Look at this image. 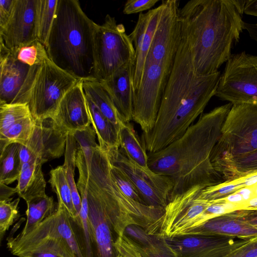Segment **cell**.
I'll return each instance as SVG.
<instances>
[{
  "label": "cell",
  "instance_id": "1",
  "mask_svg": "<svg viewBox=\"0 0 257 257\" xmlns=\"http://www.w3.org/2000/svg\"><path fill=\"white\" fill-rule=\"evenodd\" d=\"M220 72L197 74L187 43L182 40L169 75L155 125L142 141L148 153H155L180 138L215 96Z\"/></svg>",
  "mask_w": 257,
  "mask_h": 257
},
{
  "label": "cell",
  "instance_id": "2",
  "mask_svg": "<svg viewBox=\"0 0 257 257\" xmlns=\"http://www.w3.org/2000/svg\"><path fill=\"white\" fill-rule=\"evenodd\" d=\"M245 0H191L179 11L182 37L196 73L218 71L231 55L244 30Z\"/></svg>",
  "mask_w": 257,
  "mask_h": 257
},
{
  "label": "cell",
  "instance_id": "3",
  "mask_svg": "<svg viewBox=\"0 0 257 257\" xmlns=\"http://www.w3.org/2000/svg\"><path fill=\"white\" fill-rule=\"evenodd\" d=\"M232 106L229 102L202 113L178 139L148 153L149 168L173 183L169 201L193 187L218 184L219 175L212 166L211 155Z\"/></svg>",
  "mask_w": 257,
  "mask_h": 257
},
{
  "label": "cell",
  "instance_id": "4",
  "mask_svg": "<svg viewBox=\"0 0 257 257\" xmlns=\"http://www.w3.org/2000/svg\"><path fill=\"white\" fill-rule=\"evenodd\" d=\"M97 24L77 0H58L45 48L58 67L79 80L95 79L94 34Z\"/></svg>",
  "mask_w": 257,
  "mask_h": 257
},
{
  "label": "cell",
  "instance_id": "5",
  "mask_svg": "<svg viewBox=\"0 0 257 257\" xmlns=\"http://www.w3.org/2000/svg\"><path fill=\"white\" fill-rule=\"evenodd\" d=\"M257 152V103L232 104L223 124L211 162L219 175L234 162Z\"/></svg>",
  "mask_w": 257,
  "mask_h": 257
},
{
  "label": "cell",
  "instance_id": "6",
  "mask_svg": "<svg viewBox=\"0 0 257 257\" xmlns=\"http://www.w3.org/2000/svg\"><path fill=\"white\" fill-rule=\"evenodd\" d=\"M95 79L104 81L125 64L134 63L135 50L124 26L107 14L94 34Z\"/></svg>",
  "mask_w": 257,
  "mask_h": 257
},
{
  "label": "cell",
  "instance_id": "7",
  "mask_svg": "<svg viewBox=\"0 0 257 257\" xmlns=\"http://www.w3.org/2000/svg\"><path fill=\"white\" fill-rule=\"evenodd\" d=\"M80 80L61 69L48 57L39 67L28 101L35 120L52 118L66 93Z\"/></svg>",
  "mask_w": 257,
  "mask_h": 257
},
{
  "label": "cell",
  "instance_id": "8",
  "mask_svg": "<svg viewBox=\"0 0 257 257\" xmlns=\"http://www.w3.org/2000/svg\"><path fill=\"white\" fill-rule=\"evenodd\" d=\"M232 103H257V56L232 54L221 74L215 95Z\"/></svg>",
  "mask_w": 257,
  "mask_h": 257
},
{
  "label": "cell",
  "instance_id": "9",
  "mask_svg": "<svg viewBox=\"0 0 257 257\" xmlns=\"http://www.w3.org/2000/svg\"><path fill=\"white\" fill-rule=\"evenodd\" d=\"M171 71L147 58L140 84L134 92L132 120L138 124L143 135L153 130Z\"/></svg>",
  "mask_w": 257,
  "mask_h": 257
},
{
  "label": "cell",
  "instance_id": "10",
  "mask_svg": "<svg viewBox=\"0 0 257 257\" xmlns=\"http://www.w3.org/2000/svg\"><path fill=\"white\" fill-rule=\"evenodd\" d=\"M86 191L88 217L93 242V257H117L118 253L114 244L115 233L105 207L97 170L92 163Z\"/></svg>",
  "mask_w": 257,
  "mask_h": 257
},
{
  "label": "cell",
  "instance_id": "11",
  "mask_svg": "<svg viewBox=\"0 0 257 257\" xmlns=\"http://www.w3.org/2000/svg\"><path fill=\"white\" fill-rule=\"evenodd\" d=\"M104 150L110 163L120 169L132 180L147 205L165 208L174 187L170 178L141 166L123 154L119 148Z\"/></svg>",
  "mask_w": 257,
  "mask_h": 257
},
{
  "label": "cell",
  "instance_id": "12",
  "mask_svg": "<svg viewBox=\"0 0 257 257\" xmlns=\"http://www.w3.org/2000/svg\"><path fill=\"white\" fill-rule=\"evenodd\" d=\"M179 1L164 0L147 58L171 71L182 40Z\"/></svg>",
  "mask_w": 257,
  "mask_h": 257
},
{
  "label": "cell",
  "instance_id": "13",
  "mask_svg": "<svg viewBox=\"0 0 257 257\" xmlns=\"http://www.w3.org/2000/svg\"><path fill=\"white\" fill-rule=\"evenodd\" d=\"M40 64L30 66L0 46V104L28 103Z\"/></svg>",
  "mask_w": 257,
  "mask_h": 257
},
{
  "label": "cell",
  "instance_id": "14",
  "mask_svg": "<svg viewBox=\"0 0 257 257\" xmlns=\"http://www.w3.org/2000/svg\"><path fill=\"white\" fill-rule=\"evenodd\" d=\"M68 133L52 118L35 120L30 139L20 149L22 165L34 160L43 165L61 157L65 152Z\"/></svg>",
  "mask_w": 257,
  "mask_h": 257
},
{
  "label": "cell",
  "instance_id": "15",
  "mask_svg": "<svg viewBox=\"0 0 257 257\" xmlns=\"http://www.w3.org/2000/svg\"><path fill=\"white\" fill-rule=\"evenodd\" d=\"M40 0H16L11 19L0 29V44L12 54L38 40Z\"/></svg>",
  "mask_w": 257,
  "mask_h": 257
},
{
  "label": "cell",
  "instance_id": "16",
  "mask_svg": "<svg viewBox=\"0 0 257 257\" xmlns=\"http://www.w3.org/2000/svg\"><path fill=\"white\" fill-rule=\"evenodd\" d=\"M164 238L178 257H224L250 239L235 240L225 236L201 235Z\"/></svg>",
  "mask_w": 257,
  "mask_h": 257
},
{
  "label": "cell",
  "instance_id": "17",
  "mask_svg": "<svg viewBox=\"0 0 257 257\" xmlns=\"http://www.w3.org/2000/svg\"><path fill=\"white\" fill-rule=\"evenodd\" d=\"M250 211L236 210L214 217L186 235L221 236L241 239L256 237L257 228L248 220Z\"/></svg>",
  "mask_w": 257,
  "mask_h": 257
},
{
  "label": "cell",
  "instance_id": "18",
  "mask_svg": "<svg viewBox=\"0 0 257 257\" xmlns=\"http://www.w3.org/2000/svg\"><path fill=\"white\" fill-rule=\"evenodd\" d=\"M161 9L159 5L146 13H140L133 31L129 35L135 50L133 80L134 93L139 87L142 78Z\"/></svg>",
  "mask_w": 257,
  "mask_h": 257
},
{
  "label": "cell",
  "instance_id": "19",
  "mask_svg": "<svg viewBox=\"0 0 257 257\" xmlns=\"http://www.w3.org/2000/svg\"><path fill=\"white\" fill-rule=\"evenodd\" d=\"M81 80L64 95L52 117L57 125L68 133L84 130L91 124Z\"/></svg>",
  "mask_w": 257,
  "mask_h": 257
},
{
  "label": "cell",
  "instance_id": "20",
  "mask_svg": "<svg viewBox=\"0 0 257 257\" xmlns=\"http://www.w3.org/2000/svg\"><path fill=\"white\" fill-rule=\"evenodd\" d=\"M134 68V63L125 64L108 78L100 81L124 122H130L133 118Z\"/></svg>",
  "mask_w": 257,
  "mask_h": 257
},
{
  "label": "cell",
  "instance_id": "21",
  "mask_svg": "<svg viewBox=\"0 0 257 257\" xmlns=\"http://www.w3.org/2000/svg\"><path fill=\"white\" fill-rule=\"evenodd\" d=\"M42 165L36 160L24 163L16 189L18 195L26 202L37 196L46 195V182L42 170Z\"/></svg>",
  "mask_w": 257,
  "mask_h": 257
},
{
  "label": "cell",
  "instance_id": "22",
  "mask_svg": "<svg viewBox=\"0 0 257 257\" xmlns=\"http://www.w3.org/2000/svg\"><path fill=\"white\" fill-rule=\"evenodd\" d=\"M86 102L91 124L103 150L119 148L118 128L108 120L87 96Z\"/></svg>",
  "mask_w": 257,
  "mask_h": 257
},
{
  "label": "cell",
  "instance_id": "23",
  "mask_svg": "<svg viewBox=\"0 0 257 257\" xmlns=\"http://www.w3.org/2000/svg\"><path fill=\"white\" fill-rule=\"evenodd\" d=\"M81 81L85 96L88 97L102 113L119 130V125L123 121L101 82L96 79H83Z\"/></svg>",
  "mask_w": 257,
  "mask_h": 257
},
{
  "label": "cell",
  "instance_id": "24",
  "mask_svg": "<svg viewBox=\"0 0 257 257\" xmlns=\"http://www.w3.org/2000/svg\"><path fill=\"white\" fill-rule=\"evenodd\" d=\"M119 149L125 156L141 166L149 168L146 149L130 122H122L119 127Z\"/></svg>",
  "mask_w": 257,
  "mask_h": 257
},
{
  "label": "cell",
  "instance_id": "25",
  "mask_svg": "<svg viewBox=\"0 0 257 257\" xmlns=\"http://www.w3.org/2000/svg\"><path fill=\"white\" fill-rule=\"evenodd\" d=\"M26 203L27 220L22 231L19 234L20 235H25L34 229L56 211L53 198L46 194L34 197Z\"/></svg>",
  "mask_w": 257,
  "mask_h": 257
},
{
  "label": "cell",
  "instance_id": "26",
  "mask_svg": "<svg viewBox=\"0 0 257 257\" xmlns=\"http://www.w3.org/2000/svg\"><path fill=\"white\" fill-rule=\"evenodd\" d=\"M21 146L12 143L0 152V183L8 185L18 180L23 165L20 156Z\"/></svg>",
  "mask_w": 257,
  "mask_h": 257
},
{
  "label": "cell",
  "instance_id": "27",
  "mask_svg": "<svg viewBox=\"0 0 257 257\" xmlns=\"http://www.w3.org/2000/svg\"><path fill=\"white\" fill-rule=\"evenodd\" d=\"M78 143L72 133L67 134L64 163L63 165L66 173V176L71 189L74 207L77 215L76 220L79 219V213L81 208L82 202L80 194L74 180L76 165V156Z\"/></svg>",
  "mask_w": 257,
  "mask_h": 257
},
{
  "label": "cell",
  "instance_id": "28",
  "mask_svg": "<svg viewBox=\"0 0 257 257\" xmlns=\"http://www.w3.org/2000/svg\"><path fill=\"white\" fill-rule=\"evenodd\" d=\"M49 183L53 191L56 194L58 201H61L67 210L76 220L77 217L75 210L70 185L67 180L63 165L51 170Z\"/></svg>",
  "mask_w": 257,
  "mask_h": 257
},
{
  "label": "cell",
  "instance_id": "29",
  "mask_svg": "<svg viewBox=\"0 0 257 257\" xmlns=\"http://www.w3.org/2000/svg\"><path fill=\"white\" fill-rule=\"evenodd\" d=\"M35 125V120L31 115L17 121L0 134V152L12 143L25 145L30 139Z\"/></svg>",
  "mask_w": 257,
  "mask_h": 257
},
{
  "label": "cell",
  "instance_id": "30",
  "mask_svg": "<svg viewBox=\"0 0 257 257\" xmlns=\"http://www.w3.org/2000/svg\"><path fill=\"white\" fill-rule=\"evenodd\" d=\"M58 0H40L38 41L46 46L56 14Z\"/></svg>",
  "mask_w": 257,
  "mask_h": 257
},
{
  "label": "cell",
  "instance_id": "31",
  "mask_svg": "<svg viewBox=\"0 0 257 257\" xmlns=\"http://www.w3.org/2000/svg\"><path fill=\"white\" fill-rule=\"evenodd\" d=\"M31 115L28 103L0 104V134L17 121Z\"/></svg>",
  "mask_w": 257,
  "mask_h": 257
},
{
  "label": "cell",
  "instance_id": "32",
  "mask_svg": "<svg viewBox=\"0 0 257 257\" xmlns=\"http://www.w3.org/2000/svg\"><path fill=\"white\" fill-rule=\"evenodd\" d=\"M110 164L111 176L121 192L128 198L138 203L147 205L139 190L130 177L120 169Z\"/></svg>",
  "mask_w": 257,
  "mask_h": 257
},
{
  "label": "cell",
  "instance_id": "33",
  "mask_svg": "<svg viewBox=\"0 0 257 257\" xmlns=\"http://www.w3.org/2000/svg\"><path fill=\"white\" fill-rule=\"evenodd\" d=\"M13 55L20 61L33 66L40 64L47 53L45 46L37 40L22 47Z\"/></svg>",
  "mask_w": 257,
  "mask_h": 257
},
{
  "label": "cell",
  "instance_id": "34",
  "mask_svg": "<svg viewBox=\"0 0 257 257\" xmlns=\"http://www.w3.org/2000/svg\"><path fill=\"white\" fill-rule=\"evenodd\" d=\"M138 245L146 257H178L165 239L156 235L150 234L145 244Z\"/></svg>",
  "mask_w": 257,
  "mask_h": 257
},
{
  "label": "cell",
  "instance_id": "35",
  "mask_svg": "<svg viewBox=\"0 0 257 257\" xmlns=\"http://www.w3.org/2000/svg\"><path fill=\"white\" fill-rule=\"evenodd\" d=\"M0 201V240L6 232L20 216L18 205L20 198L14 201Z\"/></svg>",
  "mask_w": 257,
  "mask_h": 257
},
{
  "label": "cell",
  "instance_id": "36",
  "mask_svg": "<svg viewBox=\"0 0 257 257\" xmlns=\"http://www.w3.org/2000/svg\"><path fill=\"white\" fill-rule=\"evenodd\" d=\"M78 146L82 149L88 167L91 164L94 149L98 145L96 142V133L92 126L89 125L85 129L72 133Z\"/></svg>",
  "mask_w": 257,
  "mask_h": 257
},
{
  "label": "cell",
  "instance_id": "37",
  "mask_svg": "<svg viewBox=\"0 0 257 257\" xmlns=\"http://www.w3.org/2000/svg\"><path fill=\"white\" fill-rule=\"evenodd\" d=\"M114 244L117 253L123 257H146L138 244L124 234L117 236Z\"/></svg>",
  "mask_w": 257,
  "mask_h": 257
},
{
  "label": "cell",
  "instance_id": "38",
  "mask_svg": "<svg viewBox=\"0 0 257 257\" xmlns=\"http://www.w3.org/2000/svg\"><path fill=\"white\" fill-rule=\"evenodd\" d=\"M159 0H128L124 4L123 13L130 15L141 13L153 7Z\"/></svg>",
  "mask_w": 257,
  "mask_h": 257
},
{
  "label": "cell",
  "instance_id": "39",
  "mask_svg": "<svg viewBox=\"0 0 257 257\" xmlns=\"http://www.w3.org/2000/svg\"><path fill=\"white\" fill-rule=\"evenodd\" d=\"M224 257H257V236L250 239Z\"/></svg>",
  "mask_w": 257,
  "mask_h": 257
},
{
  "label": "cell",
  "instance_id": "40",
  "mask_svg": "<svg viewBox=\"0 0 257 257\" xmlns=\"http://www.w3.org/2000/svg\"><path fill=\"white\" fill-rule=\"evenodd\" d=\"M16 0H0V29L5 27L11 18Z\"/></svg>",
  "mask_w": 257,
  "mask_h": 257
},
{
  "label": "cell",
  "instance_id": "41",
  "mask_svg": "<svg viewBox=\"0 0 257 257\" xmlns=\"http://www.w3.org/2000/svg\"><path fill=\"white\" fill-rule=\"evenodd\" d=\"M16 193H17L16 187L12 188L0 183V201L12 199L11 197Z\"/></svg>",
  "mask_w": 257,
  "mask_h": 257
},
{
  "label": "cell",
  "instance_id": "42",
  "mask_svg": "<svg viewBox=\"0 0 257 257\" xmlns=\"http://www.w3.org/2000/svg\"><path fill=\"white\" fill-rule=\"evenodd\" d=\"M243 13L257 17V0H245Z\"/></svg>",
  "mask_w": 257,
  "mask_h": 257
},
{
  "label": "cell",
  "instance_id": "43",
  "mask_svg": "<svg viewBox=\"0 0 257 257\" xmlns=\"http://www.w3.org/2000/svg\"><path fill=\"white\" fill-rule=\"evenodd\" d=\"M244 30H245L250 38L257 42V23H243Z\"/></svg>",
  "mask_w": 257,
  "mask_h": 257
},
{
  "label": "cell",
  "instance_id": "44",
  "mask_svg": "<svg viewBox=\"0 0 257 257\" xmlns=\"http://www.w3.org/2000/svg\"><path fill=\"white\" fill-rule=\"evenodd\" d=\"M247 218L248 221L257 228V211L250 210Z\"/></svg>",
  "mask_w": 257,
  "mask_h": 257
},
{
  "label": "cell",
  "instance_id": "45",
  "mask_svg": "<svg viewBox=\"0 0 257 257\" xmlns=\"http://www.w3.org/2000/svg\"><path fill=\"white\" fill-rule=\"evenodd\" d=\"M117 257H123V256H121L120 254H118Z\"/></svg>",
  "mask_w": 257,
  "mask_h": 257
}]
</instances>
